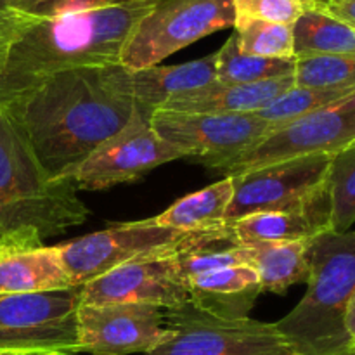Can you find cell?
<instances>
[{
  "instance_id": "cell-1",
  "label": "cell",
  "mask_w": 355,
  "mask_h": 355,
  "mask_svg": "<svg viewBox=\"0 0 355 355\" xmlns=\"http://www.w3.org/2000/svg\"><path fill=\"white\" fill-rule=\"evenodd\" d=\"M130 75L121 62L73 68L0 107L14 118L45 173L73 180L82 163L137 111Z\"/></svg>"
},
{
  "instance_id": "cell-2",
  "label": "cell",
  "mask_w": 355,
  "mask_h": 355,
  "mask_svg": "<svg viewBox=\"0 0 355 355\" xmlns=\"http://www.w3.org/2000/svg\"><path fill=\"white\" fill-rule=\"evenodd\" d=\"M155 2L120 0L54 17L0 10V106L23 99L61 71L121 62L128 37Z\"/></svg>"
},
{
  "instance_id": "cell-3",
  "label": "cell",
  "mask_w": 355,
  "mask_h": 355,
  "mask_svg": "<svg viewBox=\"0 0 355 355\" xmlns=\"http://www.w3.org/2000/svg\"><path fill=\"white\" fill-rule=\"evenodd\" d=\"M90 215L73 180L45 173L14 118L0 107V236L33 232L44 241Z\"/></svg>"
},
{
  "instance_id": "cell-4",
  "label": "cell",
  "mask_w": 355,
  "mask_h": 355,
  "mask_svg": "<svg viewBox=\"0 0 355 355\" xmlns=\"http://www.w3.org/2000/svg\"><path fill=\"white\" fill-rule=\"evenodd\" d=\"M355 291V231L311 241V276L297 307L277 328L297 355H352L345 314Z\"/></svg>"
},
{
  "instance_id": "cell-5",
  "label": "cell",
  "mask_w": 355,
  "mask_h": 355,
  "mask_svg": "<svg viewBox=\"0 0 355 355\" xmlns=\"http://www.w3.org/2000/svg\"><path fill=\"white\" fill-rule=\"evenodd\" d=\"M234 21V0H156L128 37L121 64L128 71L156 66Z\"/></svg>"
},
{
  "instance_id": "cell-6",
  "label": "cell",
  "mask_w": 355,
  "mask_h": 355,
  "mask_svg": "<svg viewBox=\"0 0 355 355\" xmlns=\"http://www.w3.org/2000/svg\"><path fill=\"white\" fill-rule=\"evenodd\" d=\"M168 338L148 355H297L276 322L222 319L187 302L165 311Z\"/></svg>"
},
{
  "instance_id": "cell-7",
  "label": "cell",
  "mask_w": 355,
  "mask_h": 355,
  "mask_svg": "<svg viewBox=\"0 0 355 355\" xmlns=\"http://www.w3.org/2000/svg\"><path fill=\"white\" fill-rule=\"evenodd\" d=\"M80 286L44 293H0V350L76 355Z\"/></svg>"
},
{
  "instance_id": "cell-8",
  "label": "cell",
  "mask_w": 355,
  "mask_h": 355,
  "mask_svg": "<svg viewBox=\"0 0 355 355\" xmlns=\"http://www.w3.org/2000/svg\"><path fill=\"white\" fill-rule=\"evenodd\" d=\"M329 155L300 156L231 175L234 196L224 224L263 211L307 208L328 198Z\"/></svg>"
},
{
  "instance_id": "cell-9",
  "label": "cell",
  "mask_w": 355,
  "mask_h": 355,
  "mask_svg": "<svg viewBox=\"0 0 355 355\" xmlns=\"http://www.w3.org/2000/svg\"><path fill=\"white\" fill-rule=\"evenodd\" d=\"M355 141V92L272 128L248 153L218 172L225 177L312 155H336Z\"/></svg>"
},
{
  "instance_id": "cell-10",
  "label": "cell",
  "mask_w": 355,
  "mask_h": 355,
  "mask_svg": "<svg viewBox=\"0 0 355 355\" xmlns=\"http://www.w3.org/2000/svg\"><path fill=\"white\" fill-rule=\"evenodd\" d=\"M153 130L168 144L182 149L187 159L222 170L248 153L270 132L267 121L250 114L184 113L158 110L149 118Z\"/></svg>"
},
{
  "instance_id": "cell-11",
  "label": "cell",
  "mask_w": 355,
  "mask_h": 355,
  "mask_svg": "<svg viewBox=\"0 0 355 355\" xmlns=\"http://www.w3.org/2000/svg\"><path fill=\"white\" fill-rule=\"evenodd\" d=\"M189 234L165 227L153 217L107 225L103 231L55 245V252L73 286H82L123 263L173 248Z\"/></svg>"
},
{
  "instance_id": "cell-12",
  "label": "cell",
  "mask_w": 355,
  "mask_h": 355,
  "mask_svg": "<svg viewBox=\"0 0 355 355\" xmlns=\"http://www.w3.org/2000/svg\"><path fill=\"white\" fill-rule=\"evenodd\" d=\"M187 158L182 149L163 141L153 130L149 118L135 111L120 132L99 146L76 170V189L103 191L118 184L134 182L144 173Z\"/></svg>"
},
{
  "instance_id": "cell-13",
  "label": "cell",
  "mask_w": 355,
  "mask_h": 355,
  "mask_svg": "<svg viewBox=\"0 0 355 355\" xmlns=\"http://www.w3.org/2000/svg\"><path fill=\"white\" fill-rule=\"evenodd\" d=\"M189 302L186 277L180 274L175 246L132 260L80 286V304H146L175 311Z\"/></svg>"
},
{
  "instance_id": "cell-14",
  "label": "cell",
  "mask_w": 355,
  "mask_h": 355,
  "mask_svg": "<svg viewBox=\"0 0 355 355\" xmlns=\"http://www.w3.org/2000/svg\"><path fill=\"white\" fill-rule=\"evenodd\" d=\"M80 354H146L168 338L165 311L146 304L82 305L76 318Z\"/></svg>"
},
{
  "instance_id": "cell-15",
  "label": "cell",
  "mask_w": 355,
  "mask_h": 355,
  "mask_svg": "<svg viewBox=\"0 0 355 355\" xmlns=\"http://www.w3.org/2000/svg\"><path fill=\"white\" fill-rule=\"evenodd\" d=\"M73 288L55 246L33 232L0 236V293L28 295Z\"/></svg>"
},
{
  "instance_id": "cell-16",
  "label": "cell",
  "mask_w": 355,
  "mask_h": 355,
  "mask_svg": "<svg viewBox=\"0 0 355 355\" xmlns=\"http://www.w3.org/2000/svg\"><path fill=\"white\" fill-rule=\"evenodd\" d=\"M130 73L135 107L146 118H151L170 101L214 85L217 82V52L182 64H156Z\"/></svg>"
},
{
  "instance_id": "cell-17",
  "label": "cell",
  "mask_w": 355,
  "mask_h": 355,
  "mask_svg": "<svg viewBox=\"0 0 355 355\" xmlns=\"http://www.w3.org/2000/svg\"><path fill=\"white\" fill-rule=\"evenodd\" d=\"M189 302L222 319H246L262 295L259 274L250 266L229 267L187 279Z\"/></svg>"
},
{
  "instance_id": "cell-18",
  "label": "cell",
  "mask_w": 355,
  "mask_h": 355,
  "mask_svg": "<svg viewBox=\"0 0 355 355\" xmlns=\"http://www.w3.org/2000/svg\"><path fill=\"white\" fill-rule=\"evenodd\" d=\"M291 87H295V76L257 83H238V85H224L215 82L214 85L170 101L162 110L184 111V113L250 114L269 106L274 99H277Z\"/></svg>"
},
{
  "instance_id": "cell-19",
  "label": "cell",
  "mask_w": 355,
  "mask_h": 355,
  "mask_svg": "<svg viewBox=\"0 0 355 355\" xmlns=\"http://www.w3.org/2000/svg\"><path fill=\"white\" fill-rule=\"evenodd\" d=\"M231 229L243 245L262 241H304L331 231L329 196L307 208L263 211L231 222Z\"/></svg>"
},
{
  "instance_id": "cell-20",
  "label": "cell",
  "mask_w": 355,
  "mask_h": 355,
  "mask_svg": "<svg viewBox=\"0 0 355 355\" xmlns=\"http://www.w3.org/2000/svg\"><path fill=\"white\" fill-rule=\"evenodd\" d=\"M175 259L186 281L200 274L229 267H252L250 246L239 243L229 224L193 231L175 246Z\"/></svg>"
},
{
  "instance_id": "cell-21",
  "label": "cell",
  "mask_w": 355,
  "mask_h": 355,
  "mask_svg": "<svg viewBox=\"0 0 355 355\" xmlns=\"http://www.w3.org/2000/svg\"><path fill=\"white\" fill-rule=\"evenodd\" d=\"M314 239V238H312ZM252 243V267L263 291L284 295L288 288L307 283L311 276V241Z\"/></svg>"
},
{
  "instance_id": "cell-22",
  "label": "cell",
  "mask_w": 355,
  "mask_h": 355,
  "mask_svg": "<svg viewBox=\"0 0 355 355\" xmlns=\"http://www.w3.org/2000/svg\"><path fill=\"white\" fill-rule=\"evenodd\" d=\"M234 196L232 177L218 180L198 193L187 194L159 214L156 222L165 227L193 232L218 227L224 224L225 211Z\"/></svg>"
},
{
  "instance_id": "cell-23",
  "label": "cell",
  "mask_w": 355,
  "mask_h": 355,
  "mask_svg": "<svg viewBox=\"0 0 355 355\" xmlns=\"http://www.w3.org/2000/svg\"><path fill=\"white\" fill-rule=\"evenodd\" d=\"M295 58L307 55H355V26L312 7L293 24Z\"/></svg>"
},
{
  "instance_id": "cell-24",
  "label": "cell",
  "mask_w": 355,
  "mask_h": 355,
  "mask_svg": "<svg viewBox=\"0 0 355 355\" xmlns=\"http://www.w3.org/2000/svg\"><path fill=\"white\" fill-rule=\"evenodd\" d=\"M297 58H260L239 51L238 38L232 33L217 51V82L224 85L257 83L266 80L295 76Z\"/></svg>"
},
{
  "instance_id": "cell-25",
  "label": "cell",
  "mask_w": 355,
  "mask_h": 355,
  "mask_svg": "<svg viewBox=\"0 0 355 355\" xmlns=\"http://www.w3.org/2000/svg\"><path fill=\"white\" fill-rule=\"evenodd\" d=\"M331 232L350 231L355 224V141L333 155L328 173Z\"/></svg>"
},
{
  "instance_id": "cell-26",
  "label": "cell",
  "mask_w": 355,
  "mask_h": 355,
  "mask_svg": "<svg viewBox=\"0 0 355 355\" xmlns=\"http://www.w3.org/2000/svg\"><path fill=\"white\" fill-rule=\"evenodd\" d=\"M355 89H314V87H291L290 90L281 94L269 106L257 111V116L267 121L270 130L291 120L304 116L311 111L319 110L322 106L343 99Z\"/></svg>"
},
{
  "instance_id": "cell-27",
  "label": "cell",
  "mask_w": 355,
  "mask_h": 355,
  "mask_svg": "<svg viewBox=\"0 0 355 355\" xmlns=\"http://www.w3.org/2000/svg\"><path fill=\"white\" fill-rule=\"evenodd\" d=\"M234 35L239 51L260 58H295L293 26L260 19L234 21Z\"/></svg>"
},
{
  "instance_id": "cell-28",
  "label": "cell",
  "mask_w": 355,
  "mask_h": 355,
  "mask_svg": "<svg viewBox=\"0 0 355 355\" xmlns=\"http://www.w3.org/2000/svg\"><path fill=\"white\" fill-rule=\"evenodd\" d=\"M295 85L314 89H355V55L297 58Z\"/></svg>"
},
{
  "instance_id": "cell-29",
  "label": "cell",
  "mask_w": 355,
  "mask_h": 355,
  "mask_svg": "<svg viewBox=\"0 0 355 355\" xmlns=\"http://www.w3.org/2000/svg\"><path fill=\"white\" fill-rule=\"evenodd\" d=\"M312 7V0H234L236 21L260 19L291 26Z\"/></svg>"
},
{
  "instance_id": "cell-30",
  "label": "cell",
  "mask_w": 355,
  "mask_h": 355,
  "mask_svg": "<svg viewBox=\"0 0 355 355\" xmlns=\"http://www.w3.org/2000/svg\"><path fill=\"white\" fill-rule=\"evenodd\" d=\"M114 2H120V0H7V7L31 14V16L54 17L97 9V7Z\"/></svg>"
},
{
  "instance_id": "cell-31",
  "label": "cell",
  "mask_w": 355,
  "mask_h": 355,
  "mask_svg": "<svg viewBox=\"0 0 355 355\" xmlns=\"http://www.w3.org/2000/svg\"><path fill=\"white\" fill-rule=\"evenodd\" d=\"M324 10L355 26V0H345V2H340L336 6L326 7Z\"/></svg>"
},
{
  "instance_id": "cell-32",
  "label": "cell",
  "mask_w": 355,
  "mask_h": 355,
  "mask_svg": "<svg viewBox=\"0 0 355 355\" xmlns=\"http://www.w3.org/2000/svg\"><path fill=\"white\" fill-rule=\"evenodd\" d=\"M345 333H347V338H349L350 354L355 355V291H354L352 298H350L349 307H347Z\"/></svg>"
},
{
  "instance_id": "cell-33",
  "label": "cell",
  "mask_w": 355,
  "mask_h": 355,
  "mask_svg": "<svg viewBox=\"0 0 355 355\" xmlns=\"http://www.w3.org/2000/svg\"><path fill=\"white\" fill-rule=\"evenodd\" d=\"M312 2H314V6L319 7V9H326V7L336 6V3L345 2V0H312Z\"/></svg>"
},
{
  "instance_id": "cell-34",
  "label": "cell",
  "mask_w": 355,
  "mask_h": 355,
  "mask_svg": "<svg viewBox=\"0 0 355 355\" xmlns=\"http://www.w3.org/2000/svg\"><path fill=\"white\" fill-rule=\"evenodd\" d=\"M0 355H44V354L24 352V350H0Z\"/></svg>"
},
{
  "instance_id": "cell-35",
  "label": "cell",
  "mask_w": 355,
  "mask_h": 355,
  "mask_svg": "<svg viewBox=\"0 0 355 355\" xmlns=\"http://www.w3.org/2000/svg\"><path fill=\"white\" fill-rule=\"evenodd\" d=\"M7 7V0H0V10H3Z\"/></svg>"
}]
</instances>
